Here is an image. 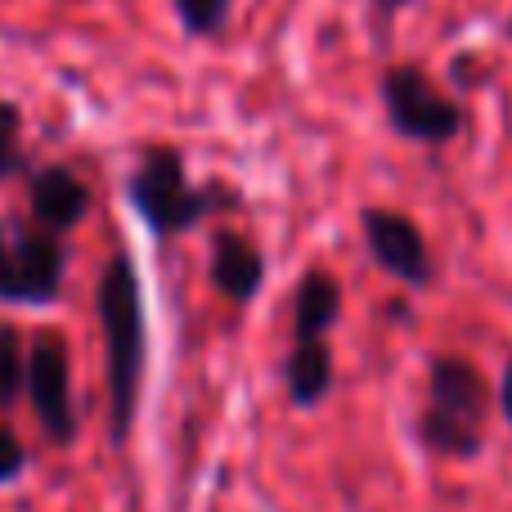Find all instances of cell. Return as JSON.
<instances>
[{
  "label": "cell",
  "instance_id": "cell-1",
  "mask_svg": "<svg viewBox=\"0 0 512 512\" xmlns=\"http://www.w3.org/2000/svg\"><path fill=\"white\" fill-rule=\"evenodd\" d=\"M95 315L104 328V364H108V441L126 450L140 418L144 360H149V324H144V288L131 252L117 248L99 270Z\"/></svg>",
  "mask_w": 512,
  "mask_h": 512
},
{
  "label": "cell",
  "instance_id": "cell-2",
  "mask_svg": "<svg viewBox=\"0 0 512 512\" xmlns=\"http://www.w3.org/2000/svg\"><path fill=\"white\" fill-rule=\"evenodd\" d=\"M126 203L135 207L153 239H171L194 225H203L216 212H234L239 207V189L230 185H194L185 171V153L153 144L144 149L140 167L126 176Z\"/></svg>",
  "mask_w": 512,
  "mask_h": 512
},
{
  "label": "cell",
  "instance_id": "cell-3",
  "mask_svg": "<svg viewBox=\"0 0 512 512\" xmlns=\"http://www.w3.org/2000/svg\"><path fill=\"white\" fill-rule=\"evenodd\" d=\"M486 378L459 355L427 364V405L418 414V441L441 459H477L486 441Z\"/></svg>",
  "mask_w": 512,
  "mask_h": 512
},
{
  "label": "cell",
  "instance_id": "cell-4",
  "mask_svg": "<svg viewBox=\"0 0 512 512\" xmlns=\"http://www.w3.org/2000/svg\"><path fill=\"white\" fill-rule=\"evenodd\" d=\"M68 248L41 225L0 221V306H50L63 292Z\"/></svg>",
  "mask_w": 512,
  "mask_h": 512
},
{
  "label": "cell",
  "instance_id": "cell-5",
  "mask_svg": "<svg viewBox=\"0 0 512 512\" xmlns=\"http://www.w3.org/2000/svg\"><path fill=\"white\" fill-rule=\"evenodd\" d=\"M382 90V108H387V122L396 135L414 144H450L463 131V108L450 95L432 86L418 63H391L378 81Z\"/></svg>",
  "mask_w": 512,
  "mask_h": 512
},
{
  "label": "cell",
  "instance_id": "cell-6",
  "mask_svg": "<svg viewBox=\"0 0 512 512\" xmlns=\"http://www.w3.org/2000/svg\"><path fill=\"white\" fill-rule=\"evenodd\" d=\"M23 396L32 400V414L54 445L77 441V409H72V364L59 333H41L27 346Z\"/></svg>",
  "mask_w": 512,
  "mask_h": 512
},
{
  "label": "cell",
  "instance_id": "cell-7",
  "mask_svg": "<svg viewBox=\"0 0 512 512\" xmlns=\"http://www.w3.org/2000/svg\"><path fill=\"white\" fill-rule=\"evenodd\" d=\"M360 230H364V243H369L373 261H378L391 279L409 283V288H427V283H432V252H427L423 230H418L405 212L364 207Z\"/></svg>",
  "mask_w": 512,
  "mask_h": 512
},
{
  "label": "cell",
  "instance_id": "cell-8",
  "mask_svg": "<svg viewBox=\"0 0 512 512\" xmlns=\"http://www.w3.org/2000/svg\"><path fill=\"white\" fill-rule=\"evenodd\" d=\"M27 207L41 230L72 234L90 216V185L68 162H45V167L27 171Z\"/></svg>",
  "mask_w": 512,
  "mask_h": 512
},
{
  "label": "cell",
  "instance_id": "cell-9",
  "mask_svg": "<svg viewBox=\"0 0 512 512\" xmlns=\"http://www.w3.org/2000/svg\"><path fill=\"white\" fill-rule=\"evenodd\" d=\"M207 279L234 306H248L265 288V252L256 248L248 234L239 230H216L212 256H207Z\"/></svg>",
  "mask_w": 512,
  "mask_h": 512
},
{
  "label": "cell",
  "instance_id": "cell-10",
  "mask_svg": "<svg viewBox=\"0 0 512 512\" xmlns=\"http://www.w3.org/2000/svg\"><path fill=\"white\" fill-rule=\"evenodd\" d=\"M337 378L333 364V346L324 337H292V351L283 360V387H288V400L297 409H315L319 400H328Z\"/></svg>",
  "mask_w": 512,
  "mask_h": 512
},
{
  "label": "cell",
  "instance_id": "cell-11",
  "mask_svg": "<svg viewBox=\"0 0 512 512\" xmlns=\"http://www.w3.org/2000/svg\"><path fill=\"white\" fill-rule=\"evenodd\" d=\"M342 319V283L328 270H306L292 297V337H328V328Z\"/></svg>",
  "mask_w": 512,
  "mask_h": 512
},
{
  "label": "cell",
  "instance_id": "cell-12",
  "mask_svg": "<svg viewBox=\"0 0 512 512\" xmlns=\"http://www.w3.org/2000/svg\"><path fill=\"white\" fill-rule=\"evenodd\" d=\"M23 373H27V346L14 324H0V414L23 396Z\"/></svg>",
  "mask_w": 512,
  "mask_h": 512
},
{
  "label": "cell",
  "instance_id": "cell-13",
  "mask_svg": "<svg viewBox=\"0 0 512 512\" xmlns=\"http://www.w3.org/2000/svg\"><path fill=\"white\" fill-rule=\"evenodd\" d=\"M27 149H23V108L0 95V180L23 176Z\"/></svg>",
  "mask_w": 512,
  "mask_h": 512
},
{
  "label": "cell",
  "instance_id": "cell-14",
  "mask_svg": "<svg viewBox=\"0 0 512 512\" xmlns=\"http://www.w3.org/2000/svg\"><path fill=\"white\" fill-rule=\"evenodd\" d=\"M171 9L189 36H221L234 14V0H171Z\"/></svg>",
  "mask_w": 512,
  "mask_h": 512
},
{
  "label": "cell",
  "instance_id": "cell-15",
  "mask_svg": "<svg viewBox=\"0 0 512 512\" xmlns=\"http://www.w3.org/2000/svg\"><path fill=\"white\" fill-rule=\"evenodd\" d=\"M27 463H32V454H27V445L18 441V432L9 423H0V486H9V481H18L27 472Z\"/></svg>",
  "mask_w": 512,
  "mask_h": 512
},
{
  "label": "cell",
  "instance_id": "cell-16",
  "mask_svg": "<svg viewBox=\"0 0 512 512\" xmlns=\"http://www.w3.org/2000/svg\"><path fill=\"white\" fill-rule=\"evenodd\" d=\"M499 409H504V418H508V427H512V360H508V369H504V382H499Z\"/></svg>",
  "mask_w": 512,
  "mask_h": 512
},
{
  "label": "cell",
  "instance_id": "cell-17",
  "mask_svg": "<svg viewBox=\"0 0 512 512\" xmlns=\"http://www.w3.org/2000/svg\"><path fill=\"white\" fill-rule=\"evenodd\" d=\"M414 0H373V9H378L382 18H391V14H400V9H409Z\"/></svg>",
  "mask_w": 512,
  "mask_h": 512
},
{
  "label": "cell",
  "instance_id": "cell-18",
  "mask_svg": "<svg viewBox=\"0 0 512 512\" xmlns=\"http://www.w3.org/2000/svg\"><path fill=\"white\" fill-rule=\"evenodd\" d=\"M508 32H512V27H508Z\"/></svg>",
  "mask_w": 512,
  "mask_h": 512
}]
</instances>
